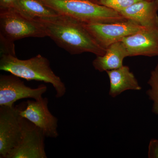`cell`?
I'll list each match as a JSON object with an SVG mask.
<instances>
[{
    "mask_svg": "<svg viewBox=\"0 0 158 158\" xmlns=\"http://www.w3.org/2000/svg\"><path fill=\"white\" fill-rule=\"evenodd\" d=\"M35 19L42 26L48 37L71 55L90 52L102 56L106 52L84 23L77 20L61 14Z\"/></svg>",
    "mask_w": 158,
    "mask_h": 158,
    "instance_id": "1",
    "label": "cell"
},
{
    "mask_svg": "<svg viewBox=\"0 0 158 158\" xmlns=\"http://www.w3.org/2000/svg\"><path fill=\"white\" fill-rule=\"evenodd\" d=\"M0 69L27 81L52 84L57 98H61L66 93L65 84L52 70L48 59L40 54L27 60L18 59L11 55H1Z\"/></svg>",
    "mask_w": 158,
    "mask_h": 158,
    "instance_id": "2",
    "label": "cell"
},
{
    "mask_svg": "<svg viewBox=\"0 0 158 158\" xmlns=\"http://www.w3.org/2000/svg\"><path fill=\"white\" fill-rule=\"evenodd\" d=\"M59 14L85 23H112L127 20L118 11L92 0H40Z\"/></svg>",
    "mask_w": 158,
    "mask_h": 158,
    "instance_id": "3",
    "label": "cell"
},
{
    "mask_svg": "<svg viewBox=\"0 0 158 158\" xmlns=\"http://www.w3.org/2000/svg\"><path fill=\"white\" fill-rule=\"evenodd\" d=\"M47 36L37 20L28 19L12 8L0 10V38L14 43L26 37Z\"/></svg>",
    "mask_w": 158,
    "mask_h": 158,
    "instance_id": "4",
    "label": "cell"
},
{
    "mask_svg": "<svg viewBox=\"0 0 158 158\" xmlns=\"http://www.w3.org/2000/svg\"><path fill=\"white\" fill-rule=\"evenodd\" d=\"M24 120L17 106H0V158H7L20 142Z\"/></svg>",
    "mask_w": 158,
    "mask_h": 158,
    "instance_id": "5",
    "label": "cell"
},
{
    "mask_svg": "<svg viewBox=\"0 0 158 158\" xmlns=\"http://www.w3.org/2000/svg\"><path fill=\"white\" fill-rule=\"evenodd\" d=\"M48 100L41 98L37 100H28L16 106L20 115L40 129L46 137L56 138L59 135L58 118L49 110Z\"/></svg>",
    "mask_w": 158,
    "mask_h": 158,
    "instance_id": "6",
    "label": "cell"
},
{
    "mask_svg": "<svg viewBox=\"0 0 158 158\" xmlns=\"http://www.w3.org/2000/svg\"><path fill=\"white\" fill-rule=\"evenodd\" d=\"M84 24L98 43L106 50L113 44L144 28L130 19L115 23Z\"/></svg>",
    "mask_w": 158,
    "mask_h": 158,
    "instance_id": "7",
    "label": "cell"
},
{
    "mask_svg": "<svg viewBox=\"0 0 158 158\" xmlns=\"http://www.w3.org/2000/svg\"><path fill=\"white\" fill-rule=\"evenodd\" d=\"M20 78L11 74L0 76V106L12 107L15 102L23 98L37 100L42 98L47 87L41 84L32 88L25 85Z\"/></svg>",
    "mask_w": 158,
    "mask_h": 158,
    "instance_id": "8",
    "label": "cell"
},
{
    "mask_svg": "<svg viewBox=\"0 0 158 158\" xmlns=\"http://www.w3.org/2000/svg\"><path fill=\"white\" fill-rule=\"evenodd\" d=\"M42 130L24 118L22 138L7 158H47Z\"/></svg>",
    "mask_w": 158,
    "mask_h": 158,
    "instance_id": "9",
    "label": "cell"
},
{
    "mask_svg": "<svg viewBox=\"0 0 158 158\" xmlns=\"http://www.w3.org/2000/svg\"><path fill=\"white\" fill-rule=\"evenodd\" d=\"M129 57L158 56V27L144 28L122 40Z\"/></svg>",
    "mask_w": 158,
    "mask_h": 158,
    "instance_id": "10",
    "label": "cell"
},
{
    "mask_svg": "<svg viewBox=\"0 0 158 158\" xmlns=\"http://www.w3.org/2000/svg\"><path fill=\"white\" fill-rule=\"evenodd\" d=\"M158 0H142L118 12L144 28L158 27Z\"/></svg>",
    "mask_w": 158,
    "mask_h": 158,
    "instance_id": "11",
    "label": "cell"
},
{
    "mask_svg": "<svg viewBox=\"0 0 158 158\" xmlns=\"http://www.w3.org/2000/svg\"><path fill=\"white\" fill-rule=\"evenodd\" d=\"M110 79L109 94L113 98L127 90H140L141 87L129 67L126 65L106 71Z\"/></svg>",
    "mask_w": 158,
    "mask_h": 158,
    "instance_id": "12",
    "label": "cell"
},
{
    "mask_svg": "<svg viewBox=\"0 0 158 158\" xmlns=\"http://www.w3.org/2000/svg\"><path fill=\"white\" fill-rule=\"evenodd\" d=\"M127 57L128 53L124 44L118 41L110 46L103 56H97L92 64L96 70L106 72L122 67L123 60Z\"/></svg>",
    "mask_w": 158,
    "mask_h": 158,
    "instance_id": "13",
    "label": "cell"
},
{
    "mask_svg": "<svg viewBox=\"0 0 158 158\" xmlns=\"http://www.w3.org/2000/svg\"><path fill=\"white\" fill-rule=\"evenodd\" d=\"M11 8L23 17L30 20L59 15L40 0H16Z\"/></svg>",
    "mask_w": 158,
    "mask_h": 158,
    "instance_id": "14",
    "label": "cell"
},
{
    "mask_svg": "<svg viewBox=\"0 0 158 158\" xmlns=\"http://www.w3.org/2000/svg\"><path fill=\"white\" fill-rule=\"evenodd\" d=\"M148 84L150 88L146 91V94L152 102V112L158 116V64L151 72Z\"/></svg>",
    "mask_w": 158,
    "mask_h": 158,
    "instance_id": "15",
    "label": "cell"
},
{
    "mask_svg": "<svg viewBox=\"0 0 158 158\" xmlns=\"http://www.w3.org/2000/svg\"><path fill=\"white\" fill-rule=\"evenodd\" d=\"M99 5L119 11L142 0H92Z\"/></svg>",
    "mask_w": 158,
    "mask_h": 158,
    "instance_id": "16",
    "label": "cell"
},
{
    "mask_svg": "<svg viewBox=\"0 0 158 158\" xmlns=\"http://www.w3.org/2000/svg\"><path fill=\"white\" fill-rule=\"evenodd\" d=\"M148 157L158 158V139H152L148 148Z\"/></svg>",
    "mask_w": 158,
    "mask_h": 158,
    "instance_id": "17",
    "label": "cell"
},
{
    "mask_svg": "<svg viewBox=\"0 0 158 158\" xmlns=\"http://www.w3.org/2000/svg\"><path fill=\"white\" fill-rule=\"evenodd\" d=\"M16 0H0V10L11 8Z\"/></svg>",
    "mask_w": 158,
    "mask_h": 158,
    "instance_id": "18",
    "label": "cell"
}]
</instances>
